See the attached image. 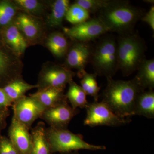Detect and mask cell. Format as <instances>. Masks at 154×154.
Wrapping results in <instances>:
<instances>
[{
  "label": "cell",
  "instance_id": "6da1fadb",
  "mask_svg": "<svg viewBox=\"0 0 154 154\" xmlns=\"http://www.w3.org/2000/svg\"><path fill=\"white\" fill-rule=\"evenodd\" d=\"M107 85L102 94V101L116 115L122 118L134 116L137 97L143 92L136 79L129 81L107 79Z\"/></svg>",
  "mask_w": 154,
  "mask_h": 154
},
{
  "label": "cell",
  "instance_id": "7a4b0ae2",
  "mask_svg": "<svg viewBox=\"0 0 154 154\" xmlns=\"http://www.w3.org/2000/svg\"><path fill=\"white\" fill-rule=\"evenodd\" d=\"M98 14L97 18L108 32L124 35L133 33L137 22L144 13L141 9L131 5L128 1H112Z\"/></svg>",
  "mask_w": 154,
  "mask_h": 154
},
{
  "label": "cell",
  "instance_id": "3957f363",
  "mask_svg": "<svg viewBox=\"0 0 154 154\" xmlns=\"http://www.w3.org/2000/svg\"><path fill=\"white\" fill-rule=\"evenodd\" d=\"M117 41L119 70L128 76L146 59V43L137 33L119 35Z\"/></svg>",
  "mask_w": 154,
  "mask_h": 154
},
{
  "label": "cell",
  "instance_id": "277c9868",
  "mask_svg": "<svg viewBox=\"0 0 154 154\" xmlns=\"http://www.w3.org/2000/svg\"><path fill=\"white\" fill-rule=\"evenodd\" d=\"M90 63L97 76L113 78L119 71L117 41L114 36L103 37L92 48Z\"/></svg>",
  "mask_w": 154,
  "mask_h": 154
},
{
  "label": "cell",
  "instance_id": "5b68a950",
  "mask_svg": "<svg viewBox=\"0 0 154 154\" xmlns=\"http://www.w3.org/2000/svg\"><path fill=\"white\" fill-rule=\"evenodd\" d=\"M45 136L51 154L64 153L79 150H105V146L95 145L85 141L83 136L76 134L68 129L45 128Z\"/></svg>",
  "mask_w": 154,
  "mask_h": 154
},
{
  "label": "cell",
  "instance_id": "8992f818",
  "mask_svg": "<svg viewBox=\"0 0 154 154\" xmlns=\"http://www.w3.org/2000/svg\"><path fill=\"white\" fill-rule=\"evenodd\" d=\"M85 109L87 114L84 121L85 125L120 126L131 121L129 118H122L116 115L102 101L89 103Z\"/></svg>",
  "mask_w": 154,
  "mask_h": 154
},
{
  "label": "cell",
  "instance_id": "52a82bcc",
  "mask_svg": "<svg viewBox=\"0 0 154 154\" xmlns=\"http://www.w3.org/2000/svg\"><path fill=\"white\" fill-rule=\"evenodd\" d=\"M75 74V72L64 66L53 63H46L38 75L37 89L53 88L65 90L66 85L73 81Z\"/></svg>",
  "mask_w": 154,
  "mask_h": 154
},
{
  "label": "cell",
  "instance_id": "ba28073f",
  "mask_svg": "<svg viewBox=\"0 0 154 154\" xmlns=\"http://www.w3.org/2000/svg\"><path fill=\"white\" fill-rule=\"evenodd\" d=\"M23 65L18 57L7 45L1 35L0 38V88L22 78Z\"/></svg>",
  "mask_w": 154,
  "mask_h": 154
},
{
  "label": "cell",
  "instance_id": "9c48e42d",
  "mask_svg": "<svg viewBox=\"0 0 154 154\" xmlns=\"http://www.w3.org/2000/svg\"><path fill=\"white\" fill-rule=\"evenodd\" d=\"M64 34L75 42H88L108 33L102 22L97 18L74 25L63 28Z\"/></svg>",
  "mask_w": 154,
  "mask_h": 154
},
{
  "label": "cell",
  "instance_id": "30bf717a",
  "mask_svg": "<svg viewBox=\"0 0 154 154\" xmlns=\"http://www.w3.org/2000/svg\"><path fill=\"white\" fill-rule=\"evenodd\" d=\"M12 107L13 116L29 129L34 122L40 118L45 110L35 99L30 96H25L15 101Z\"/></svg>",
  "mask_w": 154,
  "mask_h": 154
},
{
  "label": "cell",
  "instance_id": "8fae6325",
  "mask_svg": "<svg viewBox=\"0 0 154 154\" xmlns=\"http://www.w3.org/2000/svg\"><path fill=\"white\" fill-rule=\"evenodd\" d=\"M80 112L79 109H74L70 106L66 101L45 109L40 118L45 122L50 127L67 129L72 119Z\"/></svg>",
  "mask_w": 154,
  "mask_h": 154
},
{
  "label": "cell",
  "instance_id": "7c38bea8",
  "mask_svg": "<svg viewBox=\"0 0 154 154\" xmlns=\"http://www.w3.org/2000/svg\"><path fill=\"white\" fill-rule=\"evenodd\" d=\"M92 51V47L88 42L75 41L69 47L64 66L69 69H77L78 76L81 77L90 63Z\"/></svg>",
  "mask_w": 154,
  "mask_h": 154
},
{
  "label": "cell",
  "instance_id": "4fadbf2b",
  "mask_svg": "<svg viewBox=\"0 0 154 154\" xmlns=\"http://www.w3.org/2000/svg\"><path fill=\"white\" fill-rule=\"evenodd\" d=\"M29 130L13 116L8 132L9 138L19 154H30L32 140Z\"/></svg>",
  "mask_w": 154,
  "mask_h": 154
},
{
  "label": "cell",
  "instance_id": "5bb4252c",
  "mask_svg": "<svg viewBox=\"0 0 154 154\" xmlns=\"http://www.w3.org/2000/svg\"><path fill=\"white\" fill-rule=\"evenodd\" d=\"M14 22L27 42H36L42 36L43 30L41 25L29 14L20 13L15 17Z\"/></svg>",
  "mask_w": 154,
  "mask_h": 154
},
{
  "label": "cell",
  "instance_id": "9a60e30c",
  "mask_svg": "<svg viewBox=\"0 0 154 154\" xmlns=\"http://www.w3.org/2000/svg\"><path fill=\"white\" fill-rule=\"evenodd\" d=\"M2 36L7 45L18 57L24 54L28 42L14 22L4 28Z\"/></svg>",
  "mask_w": 154,
  "mask_h": 154
},
{
  "label": "cell",
  "instance_id": "2e32d148",
  "mask_svg": "<svg viewBox=\"0 0 154 154\" xmlns=\"http://www.w3.org/2000/svg\"><path fill=\"white\" fill-rule=\"evenodd\" d=\"M64 93L63 89L49 88L37 90L36 93L29 96L35 99L45 110L68 101Z\"/></svg>",
  "mask_w": 154,
  "mask_h": 154
},
{
  "label": "cell",
  "instance_id": "e0dca14e",
  "mask_svg": "<svg viewBox=\"0 0 154 154\" xmlns=\"http://www.w3.org/2000/svg\"><path fill=\"white\" fill-rule=\"evenodd\" d=\"M45 124L40 122L31 130L32 140L30 154H52L45 136Z\"/></svg>",
  "mask_w": 154,
  "mask_h": 154
},
{
  "label": "cell",
  "instance_id": "ac0fdd59",
  "mask_svg": "<svg viewBox=\"0 0 154 154\" xmlns=\"http://www.w3.org/2000/svg\"><path fill=\"white\" fill-rule=\"evenodd\" d=\"M134 115L148 119L154 118V92L153 90L141 92L137 97Z\"/></svg>",
  "mask_w": 154,
  "mask_h": 154
},
{
  "label": "cell",
  "instance_id": "d6986e66",
  "mask_svg": "<svg viewBox=\"0 0 154 154\" xmlns=\"http://www.w3.org/2000/svg\"><path fill=\"white\" fill-rule=\"evenodd\" d=\"M135 77L143 91L153 90L154 88V60H145L137 69Z\"/></svg>",
  "mask_w": 154,
  "mask_h": 154
},
{
  "label": "cell",
  "instance_id": "ffe728a7",
  "mask_svg": "<svg viewBox=\"0 0 154 154\" xmlns=\"http://www.w3.org/2000/svg\"><path fill=\"white\" fill-rule=\"evenodd\" d=\"M65 36L61 32H53L46 39V47L56 57L62 58L66 55L69 45Z\"/></svg>",
  "mask_w": 154,
  "mask_h": 154
},
{
  "label": "cell",
  "instance_id": "44dd1931",
  "mask_svg": "<svg viewBox=\"0 0 154 154\" xmlns=\"http://www.w3.org/2000/svg\"><path fill=\"white\" fill-rule=\"evenodd\" d=\"M38 88L37 85H31L26 82L22 78L14 80L3 88L10 100L14 103L21 99L28 91Z\"/></svg>",
  "mask_w": 154,
  "mask_h": 154
},
{
  "label": "cell",
  "instance_id": "7402d4cb",
  "mask_svg": "<svg viewBox=\"0 0 154 154\" xmlns=\"http://www.w3.org/2000/svg\"><path fill=\"white\" fill-rule=\"evenodd\" d=\"M69 6V0L54 1L52 5L51 12L47 17L48 25L51 28L61 27Z\"/></svg>",
  "mask_w": 154,
  "mask_h": 154
},
{
  "label": "cell",
  "instance_id": "603a6c76",
  "mask_svg": "<svg viewBox=\"0 0 154 154\" xmlns=\"http://www.w3.org/2000/svg\"><path fill=\"white\" fill-rule=\"evenodd\" d=\"M67 93L66 94L67 99L74 109L85 108L89 102L87 100V95L81 86L73 80L69 84Z\"/></svg>",
  "mask_w": 154,
  "mask_h": 154
},
{
  "label": "cell",
  "instance_id": "cb8c5ba5",
  "mask_svg": "<svg viewBox=\"0 0 154 154\" xmlns=\"http://www.w3.org/2000/svg\"><path fill=\"white\" fill-rule=\"evenodd\" d=\"M97 75L95 73H89L84 72L80 78L81 87L87 95L94 98V102H98L99 93L100 88L96 81Z\"/></svg>",
  "mask_w": 154,
  "mask_h": 154
},
{
  "label": "cell",
  "instance_id": "d4e9b609",
  "mask_svg": "<svg viewBox=\"0 0 154 154\" xmlns=\"http://www.w3.org/2000/svg\"><path fill=\"white\" fill-rule=\"evenodd\" d=\"M90 18V14L88 11L74 3L70 5L65 19L75 25L88 21Z\"/></svg>",
  "mask_w": 154,
  "mask_h": 154
},
{
  "label": "cell",
  "instance_id": "484cf974",
  "mask_svg": "<svg viewBox=\"0 0 154 154\" xmlns=\"http://www.w3.org/2000/svg\"><path fill=\"white\" fill-rule=\"evenodd\" d=\"M17 8L12 2L5 1L0 2V27L5 28L14 22Z\"/></svg>",
  "mask_w": 154,
  "mask_h": 154
},
{
  "label": "cell",
  "instance_id": "4316f807",
  "mask_svg": "<svg viewBox=\"0 0 154 154\" xmlns=\"http://www.w3.org/2000/svg\"><path fill=\"white\" fill-rule=\"evenodd\" d=\"M112 0H77L75 3L85 9L90 14L99 13L109 5Z\"/></svg>",
  "mask_w": 154,
  "mask_h": 154
},
{
  "label": "cell",
  "instance_id": "83f0119b",
  "mask_svg": "<svg viewBox=\"0 0 154 154\" xmlns=\"http://www.w3.org/2000/svg\"><path fill=\"white\" fill-rule=\"evenodd\" d=\"M14 3L17 8L29 14H39L44 10V5L36 0H16Z\"/></svg>",
  "mask_w": 154,
  "mask_h": 154
},
{
  "label": "cell",
  "instance_id": "f1b7e54d",
  "mask_svg": "<svg viewBox=\"0 0 154 154\" xmlns=\"http://www.w3.org/2000/svg\"><path fill=\"white\" fill-rule=\"evenodd\" d=\"M0 154H19L9 138L0 137Z\"/></svg>",
  "mask_w": 154,
  "mask_h": 154
},
{
  "label": "cell",
  "instance_id": "f546056e",
  "mask_svg": "<svg viewBox=\"0 0 154 154\" xmlns=\"http://www.w3.org/2000/svg\"><path fill=\"white\" fill-rule=\"evenodd\" d=\"M141 20L147 24L154 32V6L152 5L148 12L144 14Z\"/></svg>",
  "mask_w": 154,
  "mask_h": 154
},
{
  "label": "cell",
  "instance_id": "4dcf8cb0",
  "mask_svg": "<svg viewBox=\"0 0 154 154\" xmlns=\"http://www.w3.org/2000/svg\"><path fill=\"white\" fill-rule=\"evenodd\" d=\"M13 102L6 95L3 88H0V109L12 107Z\"/></svg>",
  "mask_w": 154,
  "mask_h": 154
},
{
  "label": "cell",
  "instance_id": "1f68e13d",
  "mask_svg": "<svg viewBox=\"0 0 154 154\" xmlns=\"http://www.w3.org/2000/svg\"><path fill=\"white\" fill-rule=\"evenodd\" d=\"M10 114L9 108L0 109V137L2 136V131L7 125V119Z\"/></svg>",
  "mask_w": 154,
  "mask_h": 154
},
{
  "label": "cell",
  "instance_id": "d6a6232c",
  "mask_svg": "<svg viewBox=\"0 0 154 154\" xmlns=\"http://www.w3.org/2000/svg\"><path fill=\"white\" fill-rule=\"evenodd\" d=\"M59 154H80L78 151H75L69 152L64 153H60Z\"/></svg>",
  "mask_w": 154,
  "mask_h": 154
}]
</instances>
